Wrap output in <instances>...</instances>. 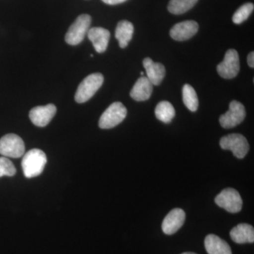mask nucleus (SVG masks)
Returning a JSON list of instances; mask_svg holds the SVG:
<instances>
[{
    "label": "nucleus",
    "instance_id": "f257e3e1",
    "mask_svg": "<svg viewBox=\"0 0 254 254\" xmlns=\"http://www.w3.org/2000/svg\"><path fill=\"white\" fill-rule=\"evenodd\" d=\"M22 166L23 174L27 178L39 176L47 163V157L43 150L32 149L23 155Z\"/></svg>",
    "mask_w": 254,
    "mask_h": 254
},
{
    "label": "nucleus",
    "instance_id": "f03ea898",
    "mask_svg": "<svg viewBox=\"0 0 254 254\" xmlns=\"http://www.w3.org/2000/svg\"><path fill=\"white\" fill-rule=\"evenodd\" d=\"M104 81V77L100 73L90 74L83 80L75 94V100L78 103H86L91 99L99 90Z\"/></svg>",
    "mask_w": 254,
    "mask_h": 254
},
{
    "label": "nucleus",
    "instance_id": "7ed1b4c3",
    "mask_svg": "<svg viewBox=\"0 0 254 254\" xmlns=\"http://www.w3.org/2000/svg\"><path fill=\"white\" fill-rule=\"evenodd\" d=\"M91 17L88 14H81L75 20L65 36L66 43L71 46H77L84 39L90 29Z\"/></svg>",
    "mask_w": 254,
    "mask_h": 254
},
{
    "label": "nucleus",
    "instance_id": "20e7f679",
    "mask_svg": "<svg viewBox=\"0 0 254 254\" xmlns=\"http://www.w3.org/2000/svg\"><path fill=\"white\" fill-rule=\"evenodd\" d=\"M127 115V110L125 105L120 102H115L100 117V128L108 129L118 126L126 118Z\"/></svg>",
    "mask_w": 254,
    "mask_h": 254
},
{
    "label": "nucleus",
    "instance_id": "39448f33",
    "mask_svg": "<svg viewBox=\"0 0 254 254\" xmlns=\"http://www.w3.org/2000/svg\"><path fill=\"white\" fill-rule=\"evenodd\" d=\"M220 147L223 150H231L236 158H245L250 150V144L247 138L240 133H231L220 139Z\"/></svg>",
    "mask_w": 254,
    "mask_h": 254
},
{
    "label": "nucleus",
    "instance_id": "423d86ee",
    "mask_svg": "<svg viewBox=\"0 0 254 254\" xmlns=\"http://www.w3.org/2000/svg\"><path fill=\"white\" fill-rule=\"evenodd\" d=\"M25 145L22 138L9 133L0 139V154L6 158H18L24 155Z\"/></svg>",
    "mask_w": 254,
    "mask_h": 254
},
{
    "label": "nucleus",
    "instance_id": "0eeeda50",
    "mask_svg": "<svg viewBox=\"0 0 254 254\" xmlns=\"http://www.w3.org/2000/svg\"><path fill=\"white\" fill-rule=\"evenodd\" d=\"M215 202L220 208L230 213L241 211L243 205L242 197L235 189L227 188L222 190L215 198Z\"/></svg>",
    "mask_w": 254,
    "mask_h": 254
},
{
    "label": "nucleus",
    "instance_id": "6e6552de",
    "mask_svg": "<svg viewBox=\"0 0 254 254\" xmlns=\"http://www.w3.org/2000/svg\"><path fill=\"white\" fill-rule=\"evenodd\" d=\"M240 70V57L237 50H227L223 61L217 66L218 74L222 78L232 79L237 76Z\"/></svg>",
    "mask_w": 254,
    "mask_h": 254
},
{
    "label": "nucleus",
    "instance_id": "1a4fd4ad",
    "mask_svg": "<svg viewBox=\"0 0 254 254\" xmlns=\"http://www.w3.org/2000/svg\"><path fill=\"white\" fill-rule=\"evenodd\" d=\"M245 118V106L240 102L233 100L230 103L228 111L221 115L219 120L224 128H231L242 123Z\"/></svg>",
    "mask_w": 254,
    "mask_h": 254
},
{
    "label": "nucleus",
    "instance_id": "9d476101",
    "mask_svg": "<svg viewBox=\"0 0 254 254\" xmlns=\"http://www.w3.org/2000/svg\"><path fill=\"white\" fill-rule=\"evenodd\" d=\"M56 112V106L53 104L35 107L30 111V120L36 126L44 127L47 126L53 120Z\"/></svg>",
    "mask_w": 254,
    "mask_h": 254
},
{
    "label": "nucleus",
    "instance_id": "9b49d317",
    "mask_svg": "<svg viewBox=\"0 0 254 254\" xmlns=\"http://www.w3.org/2000/svg\"><path fill=\"white\" fill-rule=\"evenodd\" d=\"M186 214L181 208L172 210L164 219L162 229L164 233L171 235L176 233L185 222Z\"/></svg>",
    "mask_w": 254,
    "mask_h": 254
},
{
    "label": "nucleus",
    "instance_id": "f8f14e48",
    "mask_svg": "<svg viewBox=\"0 0 254 254\" xmlns=\"http://www.w3.org/2000/svg\"><path fill=\"white\" fill-rule=\"evenodd\" d=\"M198 23L194 21H185L177 23L170 30V36L177 41L190 39L198 31Z\"/></svg>",
    "mask_w": 254,
    "mask_h": 254
},
{
    "label": "nucleus",
    "instance_id": "ddd939ff",
    "mask_svg": "<svg viewBox=\"0 0 254 254\" xmlns=\"http://www.w3.org/2000/svg\"><path fill=\"white\" fill-rule=\"evenodd\" d=\"M88 38L93 43L95 51L103 53L107 50L109 43L110 33L104 28L94 27L88 30Z\"/></svg>",
    "mask_w": 254,
    "mask_h": 254
},
{
    "label": "nucleus",
    "instance_id": "4468645a",
    "mask_svg": "<svg viewBox=\"0 0 254 254\" xmlns=\"http://www.w3.org/2000/svg\"><path fill=\"white\" fill-rule=\"evenodd\" d=\"M143 66L146 71L147 78L152 84L158 86L165 78V66L162 64L155 63L149 58H145L143 61Z\"/></svg>",
    "mask_w": 254,
    "mask_h": 254
},
{
    "label": "nucleus",
    "instance_id": "2eb2a0df",
    "mask_svg": "<svg viewBox=\"0 0 254 254\" xmlns=\"http://www.w3.org/2000/svg\"><path fill=\"white\" fill-rule=\"evenodd\" d=\"M153 86L151 82L145 76L138 78L132 88L130 95L136 101H145L150 98L153 93Z\"/></svg>",
    "mask_w": 254,
    "mask_h": 254
},
{
    "label": "nucleus",
    "instance_id": "dca6fc26",
    "mask_svg": "<svg viewBox=\"0 0 254 254\" xmlns=\"http://www.w3.org/2000/svg\"><path fill=\"white\" fill-rule=\"evenodd\" d=\"M230 237L232 241L237 244L254 243V227L249 224H240L232 229Z\"/></svg>",
    "mask_w": 254,
    "mask_h": 254
},
{
    "label": "nucleus",
    "instance_id": "f3484780",
    "mask_svg": "<svg viewBox=\"0 0 254 254\" xmlns=\"http://www.w3.org/2000/svg\"><path fill=\"white\" fill-rule=\"evenodd\" d=\"M205 248L208 254H232L230 245L213 234L205 237Z\"/></svg>",
    "mask_w": 254,
    "mask_h": 254
},
{
    "label": "nucleus",
    "instance_id": "a211bd4d",
    "mask_svg": "<svg viewBox=\"0 0 254 254\" xmlns=\"http://www.w3.org/2000/svg\"><path fill=\"white\" fill-rule=\"evenodd\" d=\"M133 25L129 21L124 20L120 21L115 30V37L119 41V45L121 48H125L133 37Z\"/></svg>",
    "mask_w": 254,
    "mask_h": 254
},
{
    "label": "nucleus",
    "instance_id": "6ab92c4d",
    "mask_svg": "<svg viewBox=\"0 0 254 254\" xmlns=\"http://www.w3.org/2000/svg\"><path fill=\"white\" fill-rule=\"evenodd\" d=\"M155 116L164 123H170L175 116L173 105L168 101H162L157 105L155 110Z\"/></svg>",
    "mask_w": 254,
    "mask_h": 254
},
{
    "label": "nucleus",
    "instance_id": "aec40b11",
    "mask_svg": "<svg viewBox=\"0 0 254 254\" xmlns=\"http://www.w3.org/2000/svg\"><path fill=\"white\" fill-rule=\"evenodd\" d=\"M182 96L187 108L190 111H196L198 108V98L194 88L190 84H185L182 90Z\"/></svg>",
    "mask_w": 254,
    "mask_h": 254
},
{
    "label": "nucleus",
    "instance_id": "412c9836",
    "mask_svg": "<svg viewBox=\"0 0 254 254\" xmlns=\"http://www.w3.org/2000/svg\"><path fill=\"white\" fill-rule=\"evenodd\" d=\"M197 1L198 0H170L168 10L173 14H182L193 8Z\"/></svg>",
    "mask_w": 254,
    "mask_h": 254
},
{
    "label": "nucleus",
    "instance_id": "4be33fe9",
    "mask_svg": "<svg viewBox=\"0 0 254 254\" xmlns=\"http://www.w3.org/2000/svg\"><path fill=\"white\" fill-rule=\"evenodd\" d=\"M254 9V5L253 3H247V4L242 5L234 14L232 21L236 24H240V23H243L247 18L250 17V15L253 12Z\"/></svg>",
    "mask_w": 254,
    "mask_h": 254
},
{
    "label": "nucleus",
    "instance_id": "5701e85b",
    "mask_svg": "<svg viewBox=\"0 0 254 254\" xmlns=\"http://www.w3.org/2000/svg\"><path fill=\"white\" fill-rule=\"evenodd\" d=\"M16 173V168L12 162L6 157H0V177H12Z\"/></svg>",
    "mask_w": 254,
    "mask_h": 254
},
{
    "label": "nucleus",
    "instance_id": "b1692460",
    "mask_svg": "<svg viewBox=\"0 0 254 254\" xmlns=\"http://www.w3.org/2000/svg\"><path fill=\"white\" fill-rule=\"evenodd\" d=\"M105 4L110 5H115L121 4V3L125 2L127 0H102Z\"/></svg>",
    "mask_w": 254,
    "mask_h": 254
},
{
    "label": "nucleus",
    "instance_id": "393cba45",
    "mask_svg": "<svg viewBox=\"0 0 254 254\" xmlns=\"http://www.w3.org/2000/svg\"><path fill=\"white\" fill-rule=\"evenodd\" d=\"M247 61H248V64L250 65V67L254 68V53L252 52L248 55L247 58Z\"/></svg>",
    "mask_w": 254,
    "mask_h": 254
},
{
    "label": "nucleus",
    "instance_id": "a878e982",
    "mask_svg": "<svg viewBox=\"0 0 254 254\" xmlns=\"http://www.w3.org/2000/svg\"><path fill=\"white\" fill-rule=\"evenodd\" d=\"M182 254H197L193 253V252H185V253H183Z\"/></svg>",
    "mask_w": 254,
    "mask_h": 254
},
{
    "label": "nucleus",
    "instance_id": "bb28decb",
    "mask_svg": "<svg viewBox=\"0 0 254 254\" xmlns=\"http://www.w3.org/2000/svg\"><path fill=\"white\" fill-rule=\"evenodd\" d=\"M141 75L142 76H143V71H141Z\"/></svg>",
    "mask_w": 254,
    "mask_h": 254
}]
</instances>
